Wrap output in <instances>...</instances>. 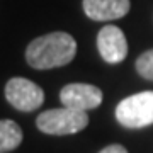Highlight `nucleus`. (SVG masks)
Listing matches in <instances>:
<instances>
[{
    "mask_svg": "<svg viewBox=\"0 0 153 153\" xmlns=\"http://www.w3.org/2000/svg\"><path fill=\"white\" fill-rule=\"evenodd\" d=\"M83 12L92 21H116L124 17L129 9V0H83Z\"/></svg>",
    "mask_w": 153,
    "mask_h": 153,
    "instance_id": "7",
    "label": "nucleus"
},
{
    "mask_svg": "<svg viewBox=\"0 0 153 153\" xmlns=\"http://www.w3.org/2000/svg\"><path fill=\"white\" fill-rule=\"evenodd\" d=\"M36 126L39 131L46 134H55V136L75 134L88 126V116L83 111L61 105L58 109L41 112L36 119Z\"/></svg>",
    "mask_w": 153,
    "mask_h": 153,
    "instance_id": "2",
    "label": "nucleus"
},
{
    "mask_svg": "<svg viewBox=\"0 0 153 153\" xmlns=\"http://www.w3.org/2000/svg\"><path fill=\"white\" fill-rule=\"evenodd\" d=\"M102 90L92 83H68L60 90L61 105L87 112L102 104Z\"/></svg>",
    "mask_w": 153,
    "mask_h": 153,
    "instance_id": "5",
    "label": "nucleus"
},
{
    "mask_svg": "<svg viewBox=\"0 0 153 153\" xmlns=\"http://www.w3.org/2000/svg\"><path fill=\"white\" fill-rule=\"evenodd\" d=\"M99 153H128V150H126L123 145H117V143H114V145H109V146L102 148Z\"/></svg>",
    "mask_w": 153,
    "mask_h": 153,
    "instance_id": "10",
    "label": "nucleus"
},
{
    "mask_svg": "<svg viewBox=\"0 0 153 153\" xmlns=\"http://www.w3.org/2000/svg\"><path fill=\"white\" fill-rule=\"evenodd\" d=\"M21 143H22L21 126L10 119H4L0 123V150H2V153L16 150Z\"/></svg>",
    "mask_w": 153,
    "mask_h": 153,
    "instance_id": "8",
    "label": "nucleus"
},
{
    "mask_svg": "<svg viewBox=\"0 0 153 153\" xmlns=\"http://www.w3.org/2000/svg\"><path fill=\"white\" fill-rule=\"evenodd\" d=\"M116 119L121 126L129 129L153 124V90H145L123 99L116 107Z\"/></svg>",
    "mask_w": 153,
    "mask_h": 153,
    "instance_id": "3",
    "label": "nucleus"
},
{
    "mask_svg": "<svg viewBox=\"0 0 153 153\" xmlns=\"http://www.w3.org/2000/svg\"><path fill=\"white\" fill-rule=\"evenodd\" d=\"M76 55L75 38L63 31L33 39L26 48V61L34 70H51L68 65Z\"/></svg>",
    "mask_w": 153,
    "mask_h": 153,
    "instance_id": "1",
    "label": "nucleus"
},
{
    "mask_svg": "<svg viewBox=\"0 0 153 153\" xmlns=\"http://www.w3.org/2000/svg\"><path fill=\"white\" fill-rule=\"evenodd\" d=\"M7 102L21 112H33L44 102V92L38 83L22 76H14L5 85Z\"/></svg>",
    "mask_w": 153,
    "mask_h": 153,
    "instance_id": "4",
    "label": "nucleus"
},
{
    "mask_svg": "<svg viewBox=\"0 0 153 153\" xmlns=\"http://www.w3.org/2000/svg\"><path fill=\"white\" fill-rule=\"evenodd\" d=\"M134 66H136V71L143 78L153 82V49H148V51H145L138 56Z\"/></svg>",
    "mask_w": 153,
    "mask_h": 153,
    "instance_id": "9",
    "label": "nucleus"
},
{
    "mask_svg": "<svg viewBox=\"0 0 153 153\" xmlns=\"http://www.w3.org/2000/svg\"><path fill=\"white\" fill-rule=\"evenodd\" d=\"M97 49L105 63L116 65L128 56V41L117 26H104L97 34Z\"/></svg>",
    "mask_w": 153,
    "mask_h": 153,
    "instance_id": "6",
    "label": "nucleus"
}]
</instances>
